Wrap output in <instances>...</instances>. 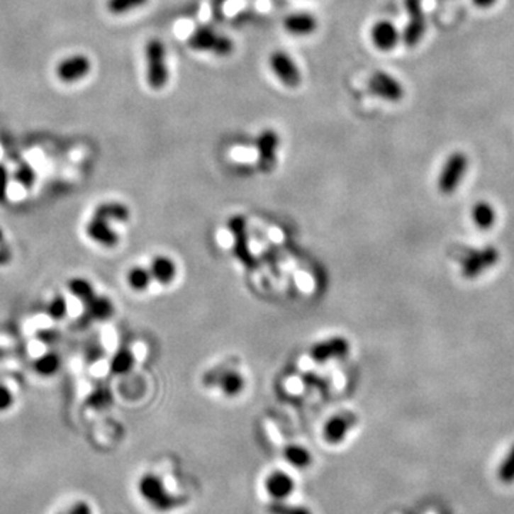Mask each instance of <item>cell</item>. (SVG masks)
I'll list each match as a JSON object with an SVG mask.
<instances>
[{
    "label": "cell",
    "mask_w": 514,
    "mask_h": 514,
    "mask_svg": "<svg viewBox=\"0 0 514 514\" xmlns=\"http://www.w3.org/2000/svg\"><path fill=\"white\" fill-rule=\"evenodd\" d=\"M146 79L152 89H163L169 82V67L166 48L162 40L150 39L145 48Z\"/></svg>",
    "instance_id": "cell-1"
},
{
    "label": "cell",
    "mask_w": 514,
    "mask_h": 514,
    "mask_svg": "<svg viewBox=\"0 0 514 514\" xmlns=\"http://www.w3.org/2000/svg\"><path fill=\"white\" fill-rule=\"evenodd\" d=\"M500 260V253L494 246L470 250L462 260L460 269L464 279L473 280L480 277L484 272L494 267Z\"/></svg>",
    "instance_id": "cell-2"
},
{
    "label": "cell",
    "mask_w": 514,
    "mask_h": 514,
    "mask_svg": "<svg viewBox=\"0 0 514 514\" xmlns=\"http://www.w3.org/2000/svg\"><path fill=\"white\" fill-rule=\"evenodd\" d=\"M469 164V159L463 152H454L452 153L439 174V190L443 194H452L456 191L466 174Z\"/></svg>",
    "instance_id": "cell-3"
},
{
    "label": "cell",
    "mask_w": 514,
    "mask_h": 514,
    "mask_svg": "<svg viewBox=\"0 0 514 514\" xmlns=\"http://www.w3.org/2000/svg\"><path fill=\"white\" fill-rule=\"evenodd\" d=\"M139 491L142 497L157 510H170L180 504V500L169 494L162 480L153 474H146L140 479Z\"/></svg>",
    "instance_id": "cell-4"
},
{
    "label": "cell",
    "mask_w": 514,
    "mask_h": 514,
    "mask_svg": "<svg viewBox=\"0 0 514 514\" xmlns=\"http://www.w3.org/2000/svg\"><path fill=\"white\" fill-rule=\"evenodd\" d=\"M189 45L194 50H206L212 52L219 56H228L233 52V42L212 30L211 28L197 29L189 39Z\"/></svg>",
    "instance_id": "cell-5"
},
{
    "label": "cell",
    "mask_w": 514,
    "mask_h": 514,
    "mask_svg": "<svg viewBox=\"0 0 514 514\" xmlns=\"http://www.w3.org/2000/svg\"><path fill=\"white\" fill-rule=\"evenodd\" d=\"M270 69L276 77L287 87H297L301 83V73L294 60L286 52L277 50L270 55Z\"/></svg>",
    "instance_id": "cell-6"
},
{
    "label": "cell",
    "mask_w": 514,
    "mask_h": 514,
    "mask_svg": "<svg viewBox=\"0 0 514 514\" xmlns=\"http://www.w3.org/2000/svg\"><path fill=\"white\" fill-rule=\"evenodd\" d=\"M369 89L374 96L389 101H398L404 96L403 84L386 72H376L369 80Z\"/></svg>",
    "instance_id": "cell-7"
},
{
    "label": "cell",
    "mask_w": 514,
    "mask_h": 514,
    "mask_svg": "<svg viewBox=\"0 0 514 514\" xmlns=\"http://www.w3.org/2000/svg\"><path fill=\"white\" fill-rule=\"evenodd\" d=\"M410 22L403 32V40L408 48L416 46L426 32V21L422 11L420 0H406Z\"/></svg>",
    "instance_id": "cell-8"
},
{
    "label": "cell",
    "mask_w": 514,
    "mask_h": 514,
    "mask_svg": "<svg viewBox=\"0 0 514 514\" xmlns=\"http://www.w3.org/2000/svg\"><path fill=\"white\" fill-rule=\"evenodd\" d=\"M90 69L91 63L87 56L73 55L59 63L56 73L63 83H77L90 73Z\"/></svg>",
    "instance_id": "cell-9"
},
{
    "label": "cell",
    "mask_w": 514,
    "mask_h": 514,
    "mask_svg": "<svg viewBox=\"0 0 514 514\" xmlns=\"http://www.w3.org/2000/svg\"><path fill=\"white\" fill-rule=\"evenodd\" d=\"M229 229L235 238V253L242 260V263L247 267H255L256 260L249 249L247 232H246V220L242 216H235L229 220Z\"/></svg>",
    "instance_id": "cell-10"
},
{
    "label": "cell",
    "mask_w": 514,
    "mask_h": 514,
    "mask_svg": "<svg viewBox=\"0 0 514 514\" xmlns=\"http://www.w3.org/2000/svg\"><path fill=\"white\" fill-rule=\"evenodd\" d=\"M86 233L93 242L105 247H113L119 242V235L112 229L111 222L97 216H93L89 220L86 225Z\"/></svg>",
    "instance_id": "cell-11"
},
{
    "label": "cell",
    "mask_w": 514,
    "mask_h": 514,
    "mask_svg": "<svg viewBox=\"0 0 514 514\" xmlns=\"http://www.w3.org/2000/svg\"><path fill=\"white\" fill-rule=\"evenodd\" d=\"M370 36H371L373 45L379 50H383V52L393 50L400 40L397 28L389 21H380V22L374 23V26L371 28Z\"/></svg>",
    "instance_id": "cell-12"
},
{
    "label": "cell",
    "mask_w": 514,
    "mask_h": 514,
    "mask_svg": "<svg viewBox=\"0 0 514 514\" xmlns=\"http://www.w3.org/2000/svg\"><path fill=\"white\" fill-rule=\"evenodd\" d=\"M279 147V136L274 130H264L257 139L259 163L263 170H272L276 164V153Z\"/></svg>",
    "instance_id": "cell-13"
},
{
    "label": "cell",
    "mask_w": 514,
    "mask_h": 514,
    "mask_svg": "<svg viewBox=\"0 0 514 514\" xmlns=\"http://www.w3.org/2000/svg\"><path fill=\"white\" fill-rule=\"evenodd\" d=\"M86 304V311L82 320L86 322H106L112 318L115 306L106 296H93Z\"/></svg>",
    "instance_id": "cell-14"
},
{
    "label": "cell",
    "mask_w": 514,
    "mask_h": 514,
    "mask_svg": "<svg viewBox=\"0 0 514 514\" xmlns=\"http://www.w3.org/2000/svg\"><path fill=\"white\" fill-rule=\"evenodd\" d=\"M284 29L297 38L312 35L318 29V19L307 12L291 13L284 19Z\"/></svg>",
    "instance_id": "cell-15"
},
{
    "label": "cell",
    "mask_w": 514,
    "mask_h": 514,
    "mask_svg": "<svg viewBox=\"0 0 514 514\" xmlns=\"http://www.w3.org/2000/svg\"><path fill=\"white\" fill-rule=\"evenodd\" d=\"M349 352V343L346 339L343 337H333L329 339L326 342H322L319 345H316L312 352L311 356L316 360V362H326L330 359H339L346 356Z\"/></svg>",
    "instance_id": "cell-16"
},
{
    "label": "cell",
    "mask_w": 514,
    "mask_h": 514,
    "mask_svg": "<svg viewBox=\"0 0 514 514\" xmlns=\"http://www.w3.org/2000/svg\"><path fill=\"white\" fill-rule=\"evenodd\" d=\"M267 493L276 500H284L294 488L293 479L284 471H274L266 480Z\"/></svg>",
    "instance_id": "cell-17"
},
{
    "label": "cell",
    "mask_w": 514,
    "mask_h": 514,
    "mask_svg": "<svg viewBox=\"0 0 514 514\" xmlns=\"http://www.w3.org/2000/svg\"><path fill=\"white\" fill-rule=\"evenodd\" d=\"M353 425L354 419L349 415L335 416L325 426V439L333 445L340 443L346 437V433Z\"/></svg>",
    "instance_id": "cell-18"
},
{
    "label": "cell",
    "mask_w": 514,
    "mask_h": 514,
    "mask_svg": "<svg viewBox=\"0 0 514 514\" xmlns=\"http://www.w3.org/2000/svg\"><path fill=\"white\" fill-rule=\"evenodd\" d=\"M93 216L101 218L108 222H126L129 220L130 212L128 209V206H125L123 203L108 201L99 204Z\"/></svg>",
    "instance_id": "cell-19"
},
{
    "label": "cell",
    "mask_w": 514,
    "mask_h": 514,
    "mask_svg": "<svg viewBox=\"0 0 514 514\" xmlns=\"http://www.w3.org/2000/svg\"><path fill=\"white\" fill-rule=\"evenodd\" d=\"M471 218L477 228H480L481 230H488L490 228L494 226L497 213L496 209L493 208V204L481 200L474 204V208L471 211Z\"/></svg>",
    "instance_id": "cell-20"
},
{
    "label": "cell",
    "mask_w": 514,
    "mask_h": 514,
    "mask_svg": "<svg viewBox=\"0 0 514 514\" xmlns=\"http://www.w3.org/2000/svg\"><path fill=\"white\" fill-rule=\"evenodd\" d=\"M150 273H152V277L153 279H156L160 283L167 284L176 276V266H174L173 260H170L169 257H166V256H157L152 262Z\"/></svg>",
    "instance_id": "cell-21"
},
{
    "label": "cell",
    "mask_w": 514,
    "mask_h": 514,
    "mask_svg": "<svg viewBox=\"0 0 514 514\" xmlns=\"http://www.w3.org/2000/svg\"><path fill=\"white\" fill-rule=\"evenodd\" d=\"M67 289L74 297H77L83 303H87L94 296V289L91 283L83 277L70 279L67 281Z\"/></svg>",
    "instance_id": "cell-22"
},
{
    "label": "cell",
    "mask_w": 514,
    "mask_h": 514,
    "mask_svg": "<svg viewBox=\"0 0 514 514\" xmlns=\"http://www.w3.org/2000/svg\"><path fill=\"white\" fill-rule=\"evenodd\" d=\"M497 477L503 484L514 483V443L497 467Z\"/></svg>",
    "instance_id": "cell-23"
},
{
    "label": "cell",
    "mask_w": 514,
    "mask_h": 514,
    "mask_svg": "<svg viewBox=\"0 0 514 514\" xmlns=\"http://www.w3.org/2000/svg\"><path fill=\"white\" fill-rule=\"evenodd\" d=\"M284 459L290 464H293V466H296L298 469L307 467L308 464H311V462H312L311 453H308L306 449H303L300 446H296V445L287 446L284 449Z\"/></svg>",
    "instance_id": "cell-24"
},
{
    "label": "cell",
    "mask_w": 514,
    "mask_h": 514,
    "mask_svg": "<svg viewBox=\"0 0 514 514\" xmlns=\"http://www.w3.org/2000/svg\"><path fill=\"white\" fill-rule=\"evenodd\" d=\"M135 363L133 353L129 349L119 350L111 360V371L115 374H125L128 373Z\"/></svg>",
    "instance_id": "cell-25"
},
{
    "label": "cell",
    "mask_w": 514,
    "mask_h": 514,
    "mask_svg": "<svg viewBox=\"0 0 514 514\" xmlns=\"http://www.w3.org/2000/svg\"><path fill=\"white\" fill-rule=\"evenodd\" d=\"M219 383L222 386V390L228 396L239 394L243 390V386H245V380H243L242 374H239L238 371H233V370L223 373Z\"/></svg>",
    "instance_id": "cell-26"
},
{
    "label": "cell",
    "mask_w": 514,
    "mask_h": 514,
    "mask_svg": "<svg viewBox=\"0 0 514 514\" xmlns=\"http://www.w3.org/2000/svg\"><path fill=\"white\" fill-rule=\"evenodd\" d=\"M33 367H35L36 373H39L40 376H52L60 367V357H59V354H56L53 352L46 353L45 356L39 357L35 362Z\"/></svg>",
    "instance_id": "cell-27"
},
{
    "label": "cell",
    "mask_w": 514,
    "mask_h": 514,
    "mask_svg": "<svg viewBox=\"0 0 514 514\" xmlns=\"http://www.w3.org/2000/svg\"><path fill=\"white\" fill-rule=\"evenodd\" d=\"M147 2L149 0H108L106 6L112 15L121 16L145 6Z\"/></svg>",
    "instance_id": "cell-28"
},
{
    "label": "cell",
    "mask_w": 514,
    "mask_h": 514,
    "mask_svg": "<svg viewBox=\"0 0 514 514\" xmlns=\"http://www.w3.org/2000/svg\"><path fill=\"white\" fill-rule=\"evenodd\" d=\"M152 279L153 277H152L150 270H147L145 267H133L128 274V281H129L130 287L138 291L146 290L149 287Z\"/></svg>",
    "instance_id": "cell-29"
},
{
    "label": "cell",
    "mask_w": 514,
    "mask_h": 514,
    "mask_svg": "<svg viewBox=\"0 0 514 514\" xmlns=\"http://www.w3.org/2000/svg\"><path fill=\"white\" fill-rule=\"evenodd\" d=\"M113 401V396L108 387H97L87 397V404L94 408H105L111 406Z\"/></svg>",
    "instance_id": "cell-30"
},
{
    "label": "cell",
    "mask_w": 514,
    "mask_h": 514,
    "mask_svg": "<svg viewBox=\"0 0 514 514\" xmlns=\"http://www.w3.org/2000/svg\"><path fill=\"white\" fill-rule=\"evenodd\" d=\"M269 511H270V514H312L311 510H307L300 505L286 504L281 500H279L277 503H272L269 507Z\"/></svg>",
    "instance_id": "cell-31"
},
{
    "label": "cell",
    "mask_w": 514,
    "mask_h": 514,
    "mask_svg": "<svg viewBox=\"0 0 514 514\" xmlns=\"http://www.w3.org/2000/svg\"><path fill=\"white\" fill-rule=\"evenodd\" d=\"M15 177L26 189H30L36 181V173L28 163H23L16 169Z\"/></svg>",
    "instance_id": "cell-32"
},
{
    "label": "cell",
    "mask_w": 514,
    "mask_h": 514,
    "mask_svg": "<svg viewBox=\"0 0 514 514\" xmlns=\"http://www.w3.org/2000/svg\"><path fill=\"white\" fill-rule=\"evenodd\" d=\"M48 313L50 318H53L55 320H60L66 316L67 313V303L66 298L63 296H56L48 307Z\"/></svg>",
    "instance_id": "cell-33"
},
{
    "label": "cell",
    "mask_w": 514,
    "mask_h": 514,
    "mask_svg": "<svg viewBox=\"0 0 514 514\" xmlns=\"http://www.w3.org/2000/svg\"><path fill=\"white\" fill-rule=\"evenodd\" d=\"M9 176H8V169L0 164V203L6 201L8 199V186H9Z\"/></svg>",
    "instance_id": "cell-34"
},
{
    "label": "cell",
    "mask_w": 514,
    "mask_h": 514,
    "mask_svg": "<svg viewBox=\"0 0 514 514\" xmlns=\"http://www.w3.org/2000/svg\"><path fill=\"white\" fill-rule=\"evenodd\" d=\"M13 394L5 386L0 384V411H6L13 406Z\"/></svg>",
    "instance_id": "cell-35"
},
{
    "label": "cell",
    "mask_w": 514,
    "mask_h": 514,
    "mask_svg": "<svg viewBox=\"0 0 514 514\" xmlns=\"http://www.w3.org/2000/svg\"><path fill=\"white\" fill-rule=\"evenodd\" d=\"M67 514H93L91 507L86 501H76L69 510Z\"/></svg>",
    "instance_id": "cell-36"
},
{
    "label": "cell",
    "mask_w": 514,
    "mask_h": 514,
    "mask_svg": "<svg viewBox=\"0 0 514 514\" xmlns=\"http://www.w3.org/2000/svg\"><path fill=\"white\" fill-rule=\"evenodd\" d=\"M39 339L45 343V345H53L57 342L59 339V333L56 330L48 329V330H40L39 332Z\"/></svg>",
    "instance_id": "cell-37"
},
{
    "label": "cell",
    "mask_w": 514,
    "mask_h": 514,
    "mask_svg": "<svg viewBox=\"0 0 514 514\" xmlns=\"http://www.w3.org/2000/svg\"><path fill=\"white\" fill-rule=\"evenodd\" d=\"M103 353H105V350H103L99 345H91L89 349H87V352H86V357H87V360L89 362H96V360H99V357L103 354Z\"/></svg>",
    "instance_id": "cell-38"
},
{
    "label": "cell",
    "mask_w": 514,
    "mask_h": 514,
    "mask_svg": "<svg viewBox=\"0 0 514 514\" xmlns=\"http://www.w3.org/2000/svg\"><path fill=\"white\" fill-rule=\"evenodd\" d=\"M12 259V252L6 245L0 243V264H6Z\"/></svg>",
    "instance_id": "cell-39"
},
{
    "label": "cell",
    "mask_w": 514,
    "mask_h": 514,
    "mask_svg": "<svg viewBox=\"0 0 514 514\" xmlns=\"http://www.w3.org/2000/svg\"><path fill=\"white\" fill-rule=\"evenodd\" d=\"M497 0H473V4L481 9H487L496 5Z\"/></svg>",
    "instance_id": "cell-40"
},
{
    "label": "cell",
    "mask_w": 514,
    "mask_h": 514,
    "mask_svg": "<svg viewBox=\"0 0 514 514\" xmlns=\"http://www.w3.org/2000/svg\"><path fill=\"white\" fill-rule=\"evenodd\" d=\"M2 240H4V230L0 228V243H2Z\"/></svg>",
    "instance_id": "cell-41"
},
{
    "label": "cell",
    "mask_w": 514,
    "mask_h": 514,
    "mask_svg": "<svg viewBox=\"0 0 514 514\" xmlns=\"http://www.w3.org/2000/svg\"><path fill=\"white\" fill-rule=\"evenodd\" d=\"M59 514H67V513H59Z\"/></svg>",
    "instance_id": "cell-42"
}]
</instances>
